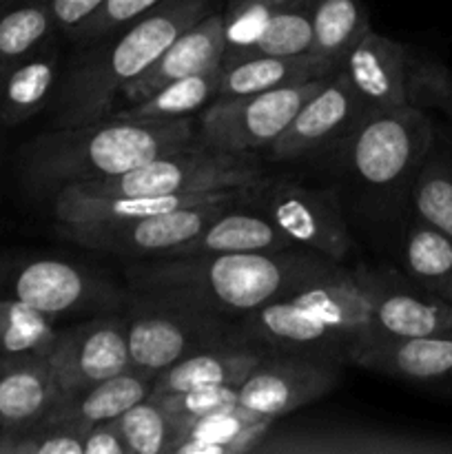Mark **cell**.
<instances>
[{"label": "cell", "instance_id": "obj_21", "mask_svg": "<svg viewBox=\"0 0 452 454\" xmlns=\"http://www.w3.org/2000/svg\"><path fill=\"white\" fill-rule=\"evenodd\" d=\"M60 399L47 355L0 357V415L7 433H22L51 412Z\"/></svg>", "mask_w": 452, "mask_h": 454}, {"label": "cell", "instance_id": "obj_15", "mask_svg": "<svg viewBox=\"0 0 452 454\" xmlns=\"http://www.w3.org/2000/svg\"><path fill=\"white\" fill-rule=\"evenodd\" d=\"M337 381V364L291 353H266L239 386V406L279 419L317 402L335 388Z\"/></svg>", "mask_w": 452, "mask_h": 454}, {"label": "cell", "instance_id": "obj_9", "mask_svg": "<svg viewBox=\"0 0 452 454\" xmlns=\"http://www.w3.org/2000/svg\"><path fill=\"white\" fill-rule=\"evenodd\" d=\"M244 191L253 195V208L269 217L297 247L310 248L339 264L353 251L339 198L332 189H310L295 182L261 177Z\"/></svg>", "mask_w": 452, "mask_h": 454}, {"label": "cell", "instance_id": "obj_43", "mask_svg": "<svg viewBox=\"0 0 452 454\" xmlns=\"http://www.w3.org/2000/svg\"><path fill=\"white\" fill-rule=\"evenodd\" d=\"M0 168H3V146H0Z\"/></svg>", "mask_w": 452, "mask_h": 454}, {"label": "cell", "instance_id": "obj_23", "mask_svg": "<svg viewBox=\"0 0 452 454\" xmlns=\"http://www.w3.org/2000/svg\"><path fill=\"white\" fill-rule=\"evenodd\" d=\"M295 244L260 211H239L235 204L204 226L195 238L168 253V257L222 255V253L286 251ZM164 257V255H162Z\"/></svg>", "mask_w": 452, "mask_h": 454}, {"label": "cell", "instance_id": "obj_7", "mask_svg": "<svg viewBox=\"0 0 452 454\" xmlns=\"http://www.w3.org/2000/svg\"><path fill=\"white\" fill-rule=\"evenodd\" d=\"M127 333L129 368L151 384L180 359L233 340L226 319L142 295L127 317Z\"/></svg>", "mask_w": 452, "mask_h": 454}, {"label": "cell", "instance_id": "obj_27", "mask_svg": "<svg viewBox=\"0 0 452 454\" xmlns=\"http://www.w3.org/2000/svg\"><path fill=\"white\" fill-rule=\"evenodd\" d=\"M313 47L322 60L341 69L348 53L372 29L370 16L359 0H310Z\"/></svg>", "mask_w": 452, "mask_h": 454}, {"label": "cell", "instance_id": "obj_6", "mask_svg": "<svg viewBox=\"0 0 452 454\" xmlns=\"http://www.w3.org/2000/svg\"><path fill=\"white\" fill-rule=\"evenodd\" d=\"M353 173L381 191L410 189L433 151V120L421 106L370 109L348 136Z\"/></svg>", "mask_w": 452, "mask_h": 454}, {"label": "cell", "instance_id": "obj_45", "mask_svg": "<svg viewBox=\"0 0 452 454\" xmlns=\"http://www.w3.org/2000/svg\"><path fill=\"white\" fill-rule=\"evenodd\" d=\"M0 3H3V0H0Z\"/></svg>", "mask_w": 452, "mask_h": 454}, {"label": "cell", "instance_id": "obj_12", "mask_svg": "<svg viewBox=\"0 0 452 454\" xmlns=\"http://www.w3.org/2000/svg\"><path fill=\"white\" fill-rule=\"evenodd\" d=\"M60 397L78 395L129 371L127 317L102 315L58 331L47 355Z\"/></svg>", "mask_w": 452, "mask_h": 454}, {"label": "cell", "instance_id": "obj_4", "mask_svg": "<svg viewBox=\"0 0 452 454\" xmlns=\"http://www.w3.org/2000/svg\"><path fill=\"white\" fill-rule=\"evenodd\" d=\"M372 335L366 297L350 269L242 317V337L266 353H291L353 366Z\"/></svg>", "mask_w": 452, "mask_h": 454}, {"label": "cell", "instance_id": "obj_38", "mask_svg": "<svg viewBox=\"0 0 452 454\" xmlns=\"http://www.w3.org/2000/svg\"><path fill=\"white\" fill-rule=\"evenodd\" d=\"M9 434L13 439V454H84V437L69 426L40 421L22 433Z\"/></svg>", "mask_w": 452, "mask_h": 454}, {"label": "cell", "instance_id": "obj_8", "mask_svg": "<svg viewBox=\"0 0 452 454\" xmlns=\"http://www.w3.org/2000/svg\"><path fill=\"white\" fill-rule=\"evenodd\" d=\"M328 78L246 96L215 98L199 118L198 137L213 149L235 155H248L261 146H270Z\"/></svg>", "mask_w": 452, "mask_h": 454}, {"label": "cell", "instance_id": "obj_19", "mask_svg": "<svg viewBox=\"0 0 452 454\" xmlns=\"http://www.w3.org/2000/svg\"><path fill=\"white\" fill-rule=\"evenodd\" d=\"M366 111L410 105L412 62L401 43L368 31L341 65Z\"/></svg>", "mask_w": 452, "mask_h": 454}, {"label": "cell", "instance_id": "obj_10", "mask_svg": "<svg viewBox=\"0 0 452 454\" xmlns=\"http://www.w3.org/2000/svg\"><path fill=\"white\" fill-rule=\"evenodd\" d=\"M0 295L16 297L49 317L109 310L122 300L105 279L51 257L0 260Z\"/></svg>", "mask_w": 452, "mask_h": 454}, {"label": "cell", "instance_id": "obj_14", "mask_svg": "<svg viewBox=\"0 0 452 454\" xmlns=\"http://www.w3.org/2000/svg\"><path fill=\"white\" fill-rule=\"evenodd\" d=\"M275 428V426H273ZM255 446L257 454H452V437L393 428L323 426L273 430Z\"/></svg>", "mask_w": 452, "mask_h": 454}, {"label": "cell", "instance_id": "obj_25", "mask_svg": "<svg viewBox=\"0 0 452 454\" xmlns=\"http://www.w3.org/2000/svg\"><path fill=\"white\" fill-rule=\"evenodd\" d=\"M60 80L56 49L43 47L0 71V124L16 127L47 109Z\"/></svg>", "mask_w": 452, "mask_h": 454}, {"label": "cell", "instance_id": "obj_22", "mask_svg": "<svg viewBox=\"0 0 452 454\" xmlns=\"http://www.w3.org/2000/svg\"><path fill=\"white\" fill-rule=\"evenodd\" d=\"M275 421L244 406L202 417H173V454H248L255 450Z\"/></svg>", "mask_w": 452, "mask_h": 454}, {"label": "cell", "instance_id": "obj_20", "mask_svg": "<svg viewBox=\"0 0 452 454\" xmlns=\"http://www.w3.org/2000/svg\"><path fill=\"white\" fill-rule=\"evenodd\" d=\"M266 350L246 337H233L222 344L208 346L180 359L160 372L151 384L149 395L182 393L208 386H242L253 368L261 362Z\"/></svg>", "mask_w": 452, "mask_h": 454}, {"label": "cell", "instance_id": "obj_18", "mask_svg": "<svg viewBox=\"0 0 452 454\" xmlns=\"http://www.w3.org/2000/svg\"><path fill=\"white\" fill-rule=\"evenodd\" d=\"M353 366L452 393V335H370L355 355Z\"/></svg>", "mask_w": 452, "mask_h": 454}, {"label": "cell", "instance_id": "obj_30", "mask_svg": "<svg viewBox=\"0 0 452 454\" xmlns=\"http://www.w3.org/2000/svg\"><path fill=\"white\" fill-rule=\"evenodd\" d=\"M56 31L44 0L0 3V71L47 47Z\"/></svg>", "mask_w": 452, "mask_h": 454}, {"label": "cell", "instance_id": "obj_1", "mask_svg": "<svg viewBox=\"0 0 452 454\" xmlns=\"http://www.w3.org/2000/svg\"><path fill=\"white\" fill-rule=\"evenodd\" d=\"M344 266L310 248L158 257L129 270L142 297L202 310L220 319L253 310L332 278Z\"/></svg>", "mask_w": 452, "mask_h": 454}, {"label": "cell", "instance_id": "obj_5", "mask_svg": "<svg viewBox=\"0 0 452 454\" xmlns=\"http://www.w3.org/2000/svg\"><path fill=\"white\" fill-rule=\"evenodd\" d=\"M261 180V171L248 155L226 153L204 145L199 137L171 146L149 162L127 173L100 180L62 184L87 195H182L202 191H244Z\"/></svg>", "mask_w": 452, "mask_h": 454}, {"label": "cell", "instance_id": "obj_29", "mask_svg": "<svg viewBox=\"0 0 452 454\" xmlns=\"http://www.w3.org/2000/svg\"><path fill=\"white\" fill-rule=\"evenodd\" d=\"M217 82H220V67L207 71V74L189 75V78L167 84L153 96L144 98L136 105H124L122 109H115L111 115L127 120H149V122L191 118V114H195L199 106L215 100Z\"/></svg>", "mask_w": 452, "mask_h": 454}, {"label": "cell", "instance_id": "obj_24", "mask_svg": "<svg viewBox=\"0 0 452 454\" xmlns=\"http://www.w3.org/2000/svg\"><path fill=\"white\" fill-rule=\"evenodd\" d=\"M149 393L151 381L129 368V371L109 377V380L100 381V384L91 386L82 393L60 397L43 421L69 426V428H74L75 433L84 437L91 426L115 419L124 411L136 406L137 402L149 397Z\"/></svg>", "mask_w": 452, "mask_h": 454}, {"label": "cell", "instance_id": "obj_11", "mask_svg": "<svg viewBox=\"0 0 452 454\" xmlns=\"http://www.w3.org/2000/svg\"><path fill=\"white\" fill-rule=\"evenodd\" d=\"M230 204L235 202L177 208V211L137 217V220L74 222V224L56 226L62 238L93 251L122 257H162L195 238Z\"/></svg>", "mask_w": 452, "mask_h": 454}, {"label": "cell", "instance_id": "obj_13", "mask_svg": "<svg viewBox=\"0 0 452 454\" xmlns=\"http://www.w3.org/2000/svg\"><path fill=\"white\" fill-rule=\"evenodd\" d=\"M370 315L372 335H452V304L393 270L353 269Z\"/></svg>", "mask_w": 452, "mask_h": 454}, {"label": "cell", "instance_id": "obj_36", "mask_svg": "<svg viewBox=\"0 0 452 454\" xmlns=\"http://www.w3.org/2000/svg\"><path fill=\"white\" fill-rule=\"evenodd\" d=\"M160 3L162 0H102L100 7L74 34H69V38L91 44L96 40H102L106 35H113L118 31L127 29L137 18H142L151 9L158 7Z\"/></svg>", "mask_w": 452, "mask_h": 454}, {"label": "cell", "instance_id": "obj_41", "mask_svg": "<svg viewBox=\"0 0 452 454\" xmlns=\"http://www.w3.org/2000/svg\"><path fill=\"white\" fill-rule=\"evenodd\" d=\"M430 105L441 106V109L452 118V82H450V78L443 80L441 87H439L437 93L433 96V102H430Z\"/></svg>", "mask_w": 452, "mask_h": 454}, {"label": "cell", "instance_id": "obj_33", "mask_svg": "<svg viewBox=\"0 0 452 454\" xmlns=\"http://www.w3.org/2000/svg\"><path fill=\"white\" fill-rule=\"evenodd\" d=\"M310 47H313L310 3H279L246 58L301 56L310 53Z\"/></svg>", "mask_w": 452, "mask_h": 454}, {"label": "cell", "instance_id": "obj_2", "mask_svg": "<svg viewBox=\"0 0 452 454\" xmlns=\"http://www.w3.org/2000/svg\"><path fill=\"white\" fill-rule=\"evenodd\" d=\"M211 7L213 0H162L127 29L91 43L58 80L53 127H80L113 114L120 91L144 74L182 31L211 13Z\"/></svg>", "mask_w": 452, "mask_h": 454}, {"label": "cell", "instance_id": "obj_32", "mask_svg": "<svg viewBox=\"0 0 452 454\" xmlns=\"http://www.w3.org/2000/svg\"><path fill=\"white\" fill-rule=\"evenodd\" d=\"M417 217L452 238V162L428 155L410 186Z\"/></svg>", "mask_w": 452, "mask_h": 454}, {"label": "cell", "instance_id": "obj_37", "mask_svg": "<svg viewBox=\"0 0 452 454\" xmlns=\"http://www.w3.org/2000/svg\"><path fill=\"white\" fill-rule=\"evenodd\" d=\"M149 397L155 399L171 417H202L239 406V386H208Z\"/></svg>", "mask_w": 452, "mask_h": 454}, {"label": "cell", "instance_id": "obj_3", "mask_svg": "<svg viewBox=\"0 0 452 454\" xmlns=\"http://www.w3.org/2000/svg\"><path fill=\"white\" fill-rule=\"evenodd\" d=\"M191 140H195L191 118L149 122L106 115L27 142L20 151L22 182L31 193L43 198L62 184L127 173L162 151Z\"/></svg>", "mask_w": 452, "mask_h": 454}, {"label": "cell", "instance_id": "obj_39", "mask_svg": "<svg viewBox=\"0 0 452 454\" xmlns=\"http://www.w3.org/2000/svg\"><path fill=\"white\" fill-rule=\"evenodd\" d=\"M44 3L51 13L56 31L69 35L100 7L102 0H44Z\"/></svg>", "mask_w": 452, "mask_h": 454}, {"label": "cell", "instance_id": "obj_40", "mask_svg": "<svg viewBox=\"0 0 452 454\" xmlns=\"http://www.w3.org/2000/svg\"><path fill=\"white\" fill-rule=\"evenodd\" d=\"M84 454H129L118 417L91 426L84 434Z\"/></svg>", "mask_w": 452, "mask_h": 454}, {"label": "cell", "instance_id": "obj_42", "mask_svg": "<svg viewBox=\"0 0 452 454\" xmlns=\"http://www.w3.org/2000/svg\"><path fill=\"white\" fill-rule=\"evenodd\" d=\"M279 3H310V0H279Z\"/></svg>", "mask_w": 452, "mask_h": 454}, {"label": "cell", "instance_id": "obj_34", "mask_svg": "<svg viewBox=\"0 0 452 454\" xmlns=\"http://www.w3.org/2000/svg\"><path fill=\"white\" fill-rule=\"evenodd\" d=\"M129 454H173V417L155 399L144 397L118 417Z\"/></svg>", "mask_w": 452, "mask_h": 454}, {"label": "cell", "instance_id": "obj_35", "mask_svg": "<svg viewBox=\"0 0 452 454\" xmlns=\"http://www.w3.org/2000/svg\"><path fill=\"white\" fill-rule=\"evenodd\" d=\"M279 0H230L224 18V58L222 67L244 60L253 44L260 40Z\"/></svg>", "mask_w": 452, "mask_h": 454}, {"label": "cell", "instance_id": "obj_17", "mask_svg": "<svg viewBox=\"0 0 452 454\" xmlns=\"http://www.w3.org/2000/svg\"><path fill=\"white\" fill-rule=\"evenodd\" d=\"M224 18H222V12L207 13L195 25L182 31L144 74L137 75L133 82H129L120 91L118 106L120 102L122 105H136V102L153 96L155 91H160L167 84L189 78V75L217 69L222 65V58H224Z\"/></svg>", "mask_w": 452, "mask_h": 454}, {"label": "cell", "instance_id": "obj_31", "mask_svg": "<svg viewBox=\"0 0 452 454\" xmlns=\"http://www.w3.org/2000/svg\"><path fill=\"white\" fill-rule=\"evenodd\" d=\"M56 337L53 317L16 297L0 295V357L49 355Z\"/></svg>", "mask_w": 452, "mask_h": 454}, {"label": "cell", "instance_id": "obj_16", "mask_svg": "<svg viewBox=\"0 0 452 454\" xmlns=\"http://www.w3.org/2000/svg\"><path fill=\"white\" fill-rule=\"evenodd\" d=\"M363 114L366 106L359 100L348 75L339 69L297 111L286 131L269 146L270 158L297 160L339 140H348Z\"/></svg>", "mask_w": 452, "mask_h": 454}, {"label": "cell", "instance_id": "obj_28", "mask_svg": "<svg viewBox=\"0 0 452 454\" xmlns=\"http://www.w3.org/2000/svg\"><path fill=\"white\" fill-rule=\"evenodd\" d=\"M403 264L412 282L452 304V238L417 217L406 231Z\"/></svg>", "mask_w": 452, "mask_h": 454}, {"label": "cell", "instance_id": "obj_26", "mask_svg": "<svg viewBox=\"0 0 452 454\" xmlns=\"http://www.w3.org/2000/svg\"><path fill=\"white\" fill-rule=\"evenodd\" d=\"M339 69L322 60L315 53L301 56H255L244 58L233 65H220V82L215 98L246 96V93L269 91L288 84L328 78Z\"/></svg>", "mask_w": 452, "mask_h": 454}, {"label": "cell", "instance_id": "obj_44", "mask_svg": "<svg viewBox=\"0 0 452 454\" xmlns=\"http://www.w3.org/2000/svg\"><path fill=\"white\" fill-rule=\"evenodd\" d=\"M4 430V424H3V415H0V433H3Z\"/></svg>", "mask_w": 452, "mask_h": 454}]
</instances>
